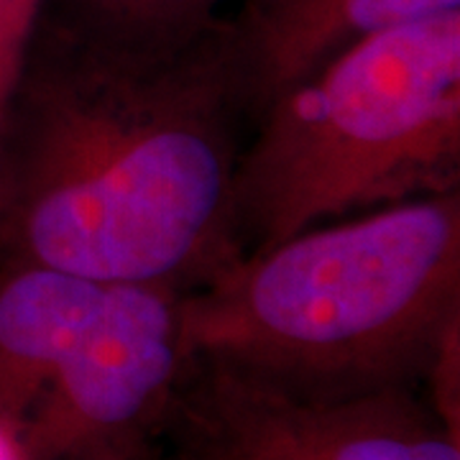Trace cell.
<instances>
[{"mask_svg":"<svg viewBox=\"0 0 460 460\" xmlns=\"http://www.w3.org/2000/svg\"><path fill=\"white\" fill-rule=\"evenodd\" d=\"M251 126L226 13L159 39L41 16L0 126V261L192 289L233 261Z\"/></svg>","mask_w":460,"mask_h":460,"instance_id":"cell-1","label":"cell"},{"mask_svg":"<svg viewBox=\"0 0 460 460\" xmlns=\"http://www.w3.org/2000/svg\"><path fill=\"white\" fill-rule=\"evenodd\" d=\"M460 338V192L302 230L181 292L184 356L310 394L417 386Z\"/></svg>","mask_w":460,"mask_h":460,"instance_id":"cell-2","label":"cell"},{"mask_svg":"<svg viewBox=\"0 0 460 460\" xmlns=\"http://www.w3.org/2000/svg\"><path fill=\"white\" fill-rule=\"evenodd\" d=\"M447 192H460V11L366 36L263 105L233 181V259Z\"/></svg>","mask_w":460,"mask_h":460,"instance_id":"cell-3","label":"cell"},{"mask_svg":"<svg viewBox=\"0 0 460 460\" xmlns=\"http://www.w3.org/2000/svg\"><path fill=\"white\" fill-rule=\"evenodd\" d=\"M159 429L174 460H460V435L414 386L310 394L187 358Z\"/></svg>","mask_w":460,"mask_h":460,"instance_id":"cell-4","label":"cell"},{"mask_svg":"<svg viewBox=\"0 0 460 460\" xmlns=\"http://www.w3.org/2000/svg\"><path fill=\"white\" fill-rule=\"evenodd\" d=\"M181 292L162 281H108L18 432L23 460H84L159 432L187 366Z\"/></svg>","mask_w":460,"mask_h":460,"instance_id":"cell-5","label":"cell"},{"mask_svg":"<svg viewBox=\"0 0 460 460\" xmlns=\"http://www.w3.org/2000/svg\"><path fill=\"white\" fill-rule=\"evenodd\" d=\"M447 11H460V0H235L226 18L256 118L366 36Z\"/></svg>","mask_w":460,"mask_h":460,"instance_id":"cell-6","label":"cell"},{"mask_svg":"<svg viewBox=\"0 0 460 460\" xmlns=\"http://www.w3.org/2000/svg\"><path fill=\"white\" fill-rule=\"evenodd\" d=\"M105 287L44 263L0 261V425L16 438Z\"/></svg>","mask_w":460,"mask_h":460,"instance_id":"cell-7","label":"cell"},{"mask_svg":"<svg viewBox=\"0 0 460 460\" xmlns=\"http://www.w3.org/2000/svg\"><path fill=\"white\" fill-rule=\"evenodd\" d=\"M235 0H47L41 16L115 36H181L226 13Z\"/></svg>","mask_w":460,"mask_h":460,"instance_id":"cell-8","label":"cell"},{"mask_svg":"<svg viewBox=\"0 0 460 460\" xmlns=\"http://www.w3.org/2000/svg\"><path fill=\"white\" fill-rule=\"evenodd\" d=\"M47 0H0V126Z\"/></svg>","mask_w":460,"mask_h":460,"instance_id":"cell-9","label":"cell"},{"mask_svg":"<svg viewBox=\"0 0 460 460\" xmlns=\"http://www.w3.org/2000/svg\"><path fill=\"white\" fill-rule=\"evenodd\" d=\"M84 460H151V456H148V440L146 443L113 447V450H105V453L90 456V458Z\"/></svg>","mask_w":460,"mask_h":460,"instance_id":"cell-10","label":"cell"},{"mask_svg":"<svg viewBox=\"0 0 460 460\" xmlns=\"http://www.w3.org/2000/svg\"><path fill=\"white\" fill-rule=\"evenodd\" d=\"M0 460H23L18 438L5 425H0Z\"/></svg>","mask_w":460,"mask_h":460,"instance_id":"cell-11","label":"cell"}]
</instances>
